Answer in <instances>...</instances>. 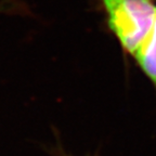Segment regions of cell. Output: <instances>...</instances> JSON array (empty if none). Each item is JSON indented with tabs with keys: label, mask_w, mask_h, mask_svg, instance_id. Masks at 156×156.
Masks as SVG:
<instances>
[{
	"label": "cell",
	"mask_w": 156,
	"mask_h": 156,
	"mask_svg": "<svg viewBox=\"0 0 156 156\" xmlns=\"http://www.w3.org/2000/svg\"><path fill=\"white\" fill-rule=\"evenodd\" d=\"M122 51L133 58L156 21V0H100Z\"/></svg>",
	"instance_id": "obj_1"
},
{
	"label": "cell",
	"mask_w": 156,
	"mask_h": 156,
	"mask_svg": "<svg viewBox=\"0 0 156 156\" xmlns=\"http://www.w3.org/2000/svg\"><path fill=\"white\" fill-rule=\"evenodd\" d=\"M132 58L156 90V21L150 35Z\"/></svg>",
	"instance_id": "obj_2"
},
{
	"label": "cell",
	"mask_w": 156,
	"mask_h": 156,
	"mask_svg": "<svg viewBox=\"0 0 156 156\" xmlns=\"http://www.w3.org/2000/svg\"><path fill=\"white\" fill-rule=\"evenodd\" d=\"M54 155L55 156H73V155H71V154L66 153L65 151H63L61 147H56V151H55V154H54Z\"/></svg>",
	"instance_id": "obj_3"
}]
</instances>
